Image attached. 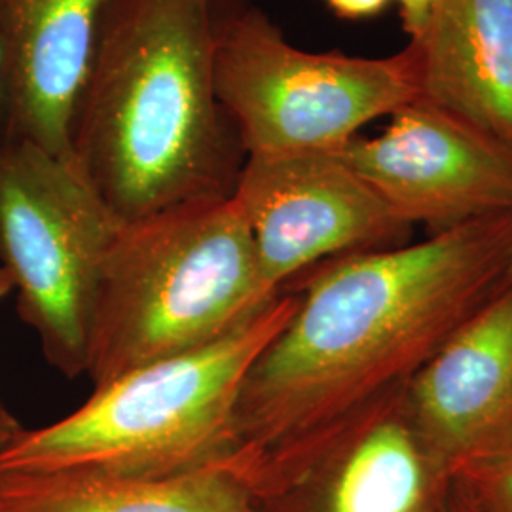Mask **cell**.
<instances>
[{"instance_id":"obj_1","label":"cell","mask_w":512,"mask_h":512,"mask_svg":"<svg viewBox=\"0 0 512 512\" xmlns=\"http://www.w3.org/2000/svg\"><path fill=\"white\" fill-rule=\"evenodd\" d=\"M512 215L311 268L291 321L249 368L230 471L404 389L507 281Z\"/></svg>"},{"instance_id":"obj_2","label":"cell","mask_w":512,"mask_h":512,"mask_svg":"<svg viewBox=\"0 0 512 512\" xmlns=\"http://www.w3.org/2000/svg\"><path fill=\"white\" fill-rule=\"evenodd\" d=\"M219 0H116L71 162L122 224L232 198L247 152L215 84Z\"/></svg>"},{"instance_id":"obj_3","label":"cell","mask_w":512,"mask_h":512,"mask_svg":"<svg viewBox=\"0 0 512 512\" xmlns=\"http://www.w3.org/2000/svg\"><path fill=\"white\" fill-rule=\"evenodd\" d=\"M298 304V289H281L217 340L97 387L67 418L23 429L0 454V473L165 478L228 469L236 458L234 412L245 376Z\"/></svg>"},{"instance_id":"obj_4","label":"cell","mask_w":512,"mask_h":512,"mask_svg":"<svg viewBox=\"0 0 512 512\" xmlns=\"http://www.w3.org/2000/svg\"><path fill=\"white\" fill-rule=\"evenodd\" d=\"M275 294L234 196L122 224L99 275L86 372L97 389L205 346Z\"/></svg>"},{"instance_id":"obj_5","label":"cell","mask_w":512,"mask_h":512,"mask_svg":"<svg viewBox=\"0 0 512 512\" xmlns=\"http://www.w3.org/2000/svg\"><path fill=\"white\" fill-rule=\"evenodd\" d=\"M215 84L247 156L336 152L420 97L421 55L306 52L251 0H219Z\"/></svg>"},{"instance_id":"obj_6","label":"cell","mask_w":512,"mask_h":512,"mask_svg":"<svg viewBox=\"0 0 512 512\" xmlns=\"http://www.w3.org/2000/svg\"><path fill=\"white\" fill-rule=\"evenodd\" d=\"M120 226L71 158L0 143V266L21 319L67 378L86 372L99 275Z\"/></svg>"},{"instance_id":"obj_7","label":"cell","mask_w":512,"mask_h":512,"mask_svg":"<svg viewBox=\"0 0 512 512\" xmlns=\"http://www.w3.org/2000/svg\"><path fill=\"white\" fill-rule=\"evenodd\" d=\"M404 391L243 465L247 512H444L452 475L421 439Z\"/></svg>"},{"instance_id":"obj_8","label":"cell","mask_w":512,"mask_h":512,"mask_svg":"<svg viewBox=\"0 0 512 512\" xmlns=\"http://www.w3.org/2000/svg\"><path fill=\"white\" fill-rule=\"evenodd\" d=\"M234 198L270 293L330 258L401 245L412 230L336 152L249 154Z\"/></svg>"},{"instance_id":"obj_9","label":"cell","mask_w":512,"mask_h":512,"mask_svg":"<svg viewBox=\"0 0 512 512\" xmlns=\"http://www.w3.org/2000/svg\"><path fill=\"white\" fill-rule=\"evenodd\" d=\"M401 219L431 234L512 215V147L418 97L376 137L336 150Z\"/></svg>"},{"instance_id":"obj_10","label":"cell","mask_w":512,"mask_h":512,"mask_svg":"<svg viewBox=\"0 0 512 512\" xmlns=\"http://www.w3.org/2000/svg\"><path fill=\"white\" fill-rule=\"evenodd\" d=\"M116 0H0V143L71 158V129Z\"/></svg>"},{"instance_id":"obj_11","label":"cell","mask_w":512,"mask_h":512,"mask_svg":"<svg viewBox=\"0 0 512 512\" xmlns=\"http://www.w3.org/2000/svg\"><path fill=\"white\" fill-rule=\"evenodd\" d=\"M404 395L421 439L450 475L512 440V281L454 330Z\"/></svg>"},{"instance_id":"obj_12","label":"cell","mask_w":512,"mask_h":512,"mask_svg":"<svg viewBox=\"0 0 512 512\" xmlns=\"http://www.w3.org/2000/svg\"><path fill=\"white\" fill-rule=\"evenodd\" d=\"M421 97L512 147V0H439L418 40Z\"/></svg>"},{"instance_id":"obj_13","label":"cell","mask_w":512,"mask_h":512,"mask_svg":"<svg viewBox=\"0 0 512 512\" xmlns=\"http://www.w3.org/2000/svg\"><path fill=\"white\" fill-rule=\"evenodd\" d=\"M0 512H247V488L228 469L165 478L12 471L0 473Z\"/></svg>"},{"instance_id":"obj_14","label":"cell","mask_w":512,"mask_h":512,"mask_svg":"<svg viewBox=\"0 0 512 512\" xmlns=\"http://www.w3.org/2000/svg\"><path fill=\"white\" fill-rule=\"evenodd\" d=\"M452 480L480 511L512 512V440L461 463Z\"/></svg>"},{"instance_id":"obj_15","label":"cell","mask_w":512,"mask_h":512,"mask_svg":"<svg viewBox=\"0 0 512 512\" xmlns=\"http://www.w3.org/2000/svg\"><path fill=\"white\" fill-rule=\"evenodd\" d=\"M334 18L342 21H370L380 18L395 0H317Z\"/></svg>"},{"instance_id":"obj_16","label":"cell","mask_w":512,"mask_h":512,"mask_svg":"<svg viewBox=\"0 0 512 512\" xmlns=\"http://www.w3.org/2000/svg\"><path fill=\"white\" fill-rule=\"evenodd\" d=\"M437 2L439 0H395L408 40H418L423 35Z\"/></svg>"},{"instance_id":"obj_17","label":"cell","mask_w":512,"mask_h":512,"mask_svg":"<svg viewBox=\"0 0 512 512\" xmlns=\"http://www.w3.org/2000/svg\"><path fill=\"white\" fill-rule=\"evenodd\" d=\"M23 433V427L19 425V421L10 414V410L0 401V454L18 439Z\"/></svg>"},{"instance_id":"obj_18","label":"cell","mask_w":512,"mask_h":512,"mask_svg":"<svg viewBox=\"0 0 512 512\" xmlns=\"http://www.w3.org/2000/svg\"><path fill=\"white\" fill-rule=\"evenodd\" d=\"M444 512H482L478 507H476L475 503L467 497V495L463 494L461 490H459L458 486L454 484V480H452V492H450V497H448V503H446V507H444Z\"/></svg>"},{"instance_id":"obj_19","label":"cell","mask_w":512,"mask_h":512,"mask_svg":"<svg viewBox=\"0 0 512 512\" xmlns=\"http://www.w3.org/2000/svg\"><path fill=\"white\" fill-rule=\"evenodd\" d=\"M10 293H14V281L8 272L0 266V300L6 298Z\"/></svg>"},{"instance_id":"obj_20","label":"cell","mask_w":512,"mask_h":512,"mask_svg":"<svg viewBox=\"0 0 512 512\" xmlns=\"http://www.w3.org/2000/svg\"><path fill=\"white\" fill-rule=\"evenodd\" d=\"M507 281H512V253L511 262H509V270H507Z\"/></svg>"}]
</instances>
